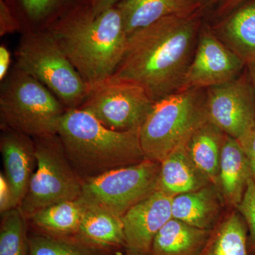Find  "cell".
<instances>
[{
	"label": "cell",
	"instance_id": "cell-34",
	"mask_svg": "<svg viewBox=\"0 0 255 255\" xmlns=\"http://www.w3.org/2000/svg\"><path fill=\"white\" fill-rule=\"evenodd\" d=\"M246 69L248 75H249L250 79H251L252 85H253L255 95V61L248 64L246 66Z\"/></svg>",
	"mask_w": 255,
	"mask_h": 255
},
{
	"label": "cell",
	"instance_id": "cell-30",
	"mask_svg": "<svg viewBox=\"0 0 255 255\" xmlns=\"http://www.w3.org/2000/svg\"><path fill=\"white\" fill-rule=\"evenodd\" d=\"M12 191L4 174H0V213L1 215L14 209Z\"/></svg>",
	"mask_w": 255,
	"mask_h": 255
},
{
	"label": "cell",
	"instance_id": "cell-5",
	"mask_svg": "<svg viewBox=\"0 0 255 255\" xmlns=\"http://www.w3.org/2000/svg\"><path fill=\"white\" fill-rule=\"evenodd\" d=\"M41 82L15 68L3 80L0 94L1 128L30 137L58 134L67 109Z\"/></svg>",
	"mask_w": 255,
	"mask_h": 255
},
{
	"label": "cell",
	"instance_id": "cell-2",
	"mask_svg": "<svg viewBox=\"0 0 255 255\" xmlns=\"http://www.w3.org/2000/svg\"><path fill=\"white\" fill-rule=\"evenodd\" d=\"M89 87L111 78L127 48L117 6L95 14L90 1L69 10L46 28Z\"/></svg>",
	"mask_w": 255,
	"mask_h": 255
},
{
	"label": "cell",
	"instance_id": "cell-9",
	"mask_svg": "<svg viewBox=\"0 0 255 255\" xmlns=\"http://www.w3.org/2000/svg\"><path fill=\"white\" fill-rule=\"evenodd\" d=\"M154 104L140 85L112 76L89 87L79 108L111 130L123 132L140 130Z\"/></svg>",
	"mask_w": 255,
	"mask_h": 255
},
{
	"label": "cell",
	"instance_id": "cell-24",
	"mask_svg": "<svg viewBox=\"0 0 255 255\" xmlns=\"http://www.w3.org/2000/svg\"><path fill=\"white\" fill-rule=\"evenodd\" d=\"M21 18L31 24L49 26L77 5L90 0H5Z\"/></svg>",
	"mask_w": 255,
	"mask_h": 255
},
{
	"label": "cell",
	"instance_id": "cell-23",
	"mask_svg": "<svg viewBox=\"0 0 255 255\" xmlns=\"http://www.w3.org/2000/svg\"><path fill=\"white\" fill-rule=\"evenodd\" d=\"M87 207L86 203L79 198L48 206L30 219L35 226L48 235L68 237L78 233Z\"/></svg>",
	"mask_w": 255,
	"mask_h": 255
},
{
	"label": "cell",
	"instance_id": "cell-31",
	"mask_svg": "<svg viewBox=\"0 0 255 255\" xmlns=\"http://www.w3.org/2000/svg\"><path fill=\"white\" fill-rule=\"evenodd\" d=\"M11 63V53L4 45L0 46V80L3 81L7 77Z\"/></svg>",
	"mask_w": 255,
	"mask_h": 255
},
{
	"label": "cell",
	"instance_id": "cell-6",
	"mask_svg": "<svg viewBox=\"0 0 255 255\" xmlns=\"http://www.w3.org/2000/svg\"><path fill=\"white\" fill-rule=\"evenodd\" d=\"M15 68L41 82L68 109L79 108L88 94V85L48 29L21 37Z\"/></svg>",
	"mask_w": 255,
	"mask_h": 255
},
{
	"label": "cell",
	"instance_id": "cell-32",
	"mask_svg": "<svg viewBox=\"0 0 255 255\" xmlns=\"http://www.w3.org/2000/svg\"><path fill=\"white\" fill-rule=\"evenodd\" d=\"M122 0H90L92 10L95 14H100L106 10L111 9Z\"/></svg>",
	"mask_w": 255,
	"mask_h": 255
},
{
	"label": "cell",
	"instance_id": "cell-22",
	"mask_svg": "<svg viewBox=\"0 0 255 255\" xmlns=\"http://www.w3.org/2000/svg\"><path fill=\"white\" fill-rule=\"evenodd\" d=\"M248 226L238 210L221 218L197 255H249Z\"/></svg>",
	"mask_w": 255,
	"mask_h": 255
},
{
	"label": "cell",
	"instance_id": "cell-19",
	"mask_svg": "<svg viewBox=\"0 0 255 255\" xmlns=\"http://www.w3.org/2000/svg\"><path fill=\"white\" fill-rule=\"evenodd\" d=\"M76 236L92 248L126 247L122 217L97 206H88Z\"/></svg>",
	"mask_w": 255,
	"mask_h": 255
},
{
	"label": "cell",
	"instance_id": "cell-17",
	"mask_svg": "<svg viewBox=\"0 0 255 255\" xmlns=\"http://www.w3.org/2000/svg\"><path fill=\"white\" fill-rule=\"evenodd\" d=\"M251 177L248 159L241 144L227 135L221 153L217 184L223 200L236 209Z\"/></svg>",
	"mask_w": 255,
	"mask_h": 255
},
{
	"label": "cell",
	"instance_id": "cell-11",
	"mask_svg": "<svg viewBox=\"0 0 255 255\" xmlns=\"http://www.w3.org/2000/svg\"><path fill=\"white\" fill-rule=\"evenodd\" d=\"M244 63L216 36L201 30L195 53L180 90L206 89L237 78L246 68Z\"/></svg>",
	"mask_w": 255,
	"mask_h": 255
},
{
	"label": "cell",
	"instance_id": "cell-13",
	"mask_svg": "<svg viewBox=\"0 0 255 255\" xmlns=\"http://www.w3.org/2000/svg\"><path fill=\"white\" fill-rule=\"evenodd\" d=\"M0 150L5 177L12 191L15 207L18 208L27 192L36 162L34 141L25 134L1 128Z\"/></svg>",
	"mask_w": 255,
	"mask_h": 255
},
{
	"label": "cell",
	"instance_id": "cell-35",
	"mask_svg": "<svg viewBox=\"0 0 255 255\" xmlns=\"http://www.w3.org/2000/svg\"><path fill=\"white\" fill-rule=\"evenodd\" d=\"M125 255H147L145 254H142V253H138V252L131 251V250H128L127 253H126Z\"/></svg>",
	"mask_w": 255,
	"mask_h": 255
},
{
	"label": "cell",
	"instance_id": "cell-29",
	"mask_svg": "<svg viewBox=\"0 0 255 255\" xmlns=\"http://www.w3.org/2000/svg\"><path fill=\"white\" fill-rule=\"evenodd\" d=\"M248 159L252 177L255 182V123L248 132L238 139Z\"/></svg>",
	"mask_w": 255,
	"mask_h": 255
},
{
	"label": "cell",
	"instance_id": "cell-15",
	"mask_svg": "<svg viewBox=\"0 0 255 255\" xmlns=\"http://www.w3.org/2000/svg\"><path fill=\"white\" fill-rule=\"evenodd\" d=\"M222 196L210 184L198 190L174 196L172 216L194 227L211 231L221 220Z\"/></svg>",
	"mask_w": 255,
	"mask_h": 255
},
{
	"label": "cell",
	"instance_id": "cell-33",
	"mask_svg": "<svg viewBox=\"0 0 255 255\" xmlns=\"http://www.w3.org/2000/svg\"><path fill=\"white\" fill-rule=\"evenodd\" d=\"M245 1L246 0H221L219 9V12L221 14L230 12Z\"/></svg>",
	"mask_w": 255,
	"mask_h": 255
},
{
	"label": "cell",
	"instance_id": "cell-26",
	"mask_svg": "<svg viewBox=\"0 0 255 255\" xmlns=\"http://www.w3.org/2000/svg\"><path fill=\"white\" fill-rule=\"evenodd\" d=\"M29 255H97L81 241L44 235L28 239Z\"/></svg>",
	"mask_w": 255,
	"mask_h": 255
},
{
	"label": "cell",
	"instance_id": "cell-14",
	"mask_svg": "<svg viewBox=\"0 0 255 255\" xmlns=\"http://www.w3.org/2000/svg\"><path fill=\"white\" fill-rule=\"evenodd\" d=\"M199 0H122L116 5L128 36L164 17L198 11Z\"/></svg>",
	"mask_w": 255,
	"mask_h": 255
},
{
	"label": "cell",
	"instance_id": "cell-3",
	"mask_svg": "<svg viewBox=\"0 0 255 255\" xmlns=\"http://www.w3.org/2000/svg\"><path fill=\"white\" fill-rule=\"evenodd\" d=\"M139 130H111L86 111L74 108L65 111L58 135L69 162L83 182L145 159Z\"/></svg>",
	"mask_w": 255,
	"mask_h": 255
},
{
	"label": "cell",
	"instance_id": "cell-4",
	"mask_svg": "<svg viewBox=\"0 0 255 255\" xmlns=\"http://www.w3.org/2000/svg\"><path fill=\"white\" fill-rule=\"evenodd\" d=\"M208 120L204 89L179 90L155 102L139 130L145 158L160 162Z\"/></svg>",
	"mask_w": 255,
	"mask_h": 255
},
{
	"label": "cell",
	"instance_id": "cell-28",
	"mask_svg": "<svg viewBox=\"0 0 255 255\" xmlns=\"http://www.w3.org/2000/svg\"><path fill=\"white\" fill-rule=\"evenodd\" d=\"M21 27V21L5 0H0V36L13 33Z\"/></svg>",
	"mask_w": 255,
	"mask_h": 255
},
{
	"label": "cell",
	"instance_id": "cell-20",
	"mask_svg": "<svg viewBox=\"0 0 255 255\" xmlns=\"http://www.w3.org/2000/svg\"><path fill=\"white\" fill-rule=\"evenodd\" d=\"M226 136V134L208 120L186 142V148L192 162L216 187Z\"/></svg>",
	"mask_w": 255,
	"mask_h": 255
},
{
	"label": "cell",
	"instance_id": "cell-10",
	"mask_svg": "<svg viewBox=\"0 0 255 255\" xmlns=\"http://www.w3.org/2000/svg\"><path fill=\"white\" fill-rule=\"evenodd\" d=\"M208 119L238 140L255 123V95L247 69L226 83L206 89Z\"/></svg>",
	"mask_w": 255,
	"mask_h": 255
},
{
	"label": "cell",
	"instance_id": "cell-7",
	"mask_svg": "<svg viewBox=\"0 0 255 255\" xmlns=\"http://www.w3.org/2000/svg\"><path fill=\"white\" fill-rule=\"evenodd\" d=\"M33 138L37 169L18 207L26 219L48 206L79 199L83 182L69 162L58 134Z\"/></svg>",
	"mask_w": 255,
	"mask_h": 255
},
{
	"label": "cell",
	"instance_id": "cell-16",
	"mask_svg": "<svg viewBox=\"0 0 255 255\" xmlns=\"http://www.w3.org/2000/svg\"><path fill=\"white\" fill-rule=\"evenodd\" d=\"M210 184L207 177L191 160L186 143L174 149L160 162L157 191L174 197Z\"/></svg>",
	"mask_w": 255,
	"mask_h": 255
},
{
	"label": "cell",
	"instance_id": "cell-18",
	"mask_svg": "<svg viewBox=\"0 0 255 255\" xmlns=\"http://www.w3.org/2000/svg\"><path fill=\"white\" fill-rule=\"evenodd\" d=\"M214 33L246 65L255 62V1L234 11Z\"/></svg>",
	"mask_w": 255,
	"mask_h": 255
},
{
	"label": "cell",
	"instance_id": "cell-8",
	"mask_svg": "<svg viewBox=\"0 0 255 255\" xmlns=\"http://www.w3.org/2000/svg\"><path fill=\"white\" fill-rule=\"evenodd\" d=\"M160 162L144 159L139 163L112 169L82 182L80 198L123 217L130 208L157 191Z\"/></svg>",
	"mask_w": 255,
	"mask_h": 255
},
{
	"label": "cell",
	"instance_id": "cell-12",
	"mask_svg": "<svg viewBox=\"0 0 255 255\" xmlns=\"http://www.w3.org/2000/svg\"><path fill=\"white\" fill-rule=\"evenodd\" d=\"M173 197L154 191L130 208L122 217L128 250L150 255L156 235L172 219Z\"/></svg>",
	"mask_w": 255,
	"mask_h": 255
},
{
	"label": "cell",
	"instance_id": "cell-36",
	"mask_svg": "<svg viewBox=\"0 0 255 255\" xmlns=\"http://www.w3.org/2000/svg\"><path fill=\"white\" fill-rule=\"evenodd\" d=\"M254 255H255V253H254Z\"/></svg>",
	"mask_w": 255,
	"mask_h": 255
},
{
	"label": "cell",
	"instance_id": "cell-27",
	"mask_svg": "<svg viewBox=\"0 0 255 255\" xmlns=\"http://www.w3.org/2000/svg\"><path fill=\"white\" fill-rule=\"evenodd\" d=\"M236 209L243 216L249 231V251L255 252V182L252 177L248 180L243 199Z\"/></svg>",
	"mask_w": 255,
	"mask_h": 255
},
{
	"label": "cell",
	"instance_id": "cell-21",
	"mask_svg": "<svg viewBox=\"0 0 255 255\" xmlns=\"http://www.w3.org/2000/svg\"><path fill=\"white\" fill-rule=\"evenodd\" d=\"M211 231L194 227L172 218L156 235L150 255H197Z\"/></svg>",
	"mask_w": 255,
	"mask_h": 255
},
{
	"label": "cell",
	"instance_id": "cell-1",
	"mask_svg": "<svg viewBox=\"0 0 255 255\" xmlns=\"http://www.w3.org/2000/svg\"><path fill=\"white\" fill-rule=\"evenodd\" d=\"M198 11L164 17L128 36L112 76L135 82L154 102L182 89L200 33Z\"/></svg>",
	"mask_w": 255,
	"mask_h": 255
},
{
	"label": "cell",
	"instance_id": "cell-25",
	"mask_svg": "<svg viewBox=\"0 0 255 255\" xmlns=\"http://www.w3.org/2000/svg\"><path fill=\"white\" fill-rule=\"evenodd\" d=\"M0 255H29L25 219L18 208L1 215Z\"/></svg>",
	"mask_w": 255,
	"mask_h": 255
}]
</instances>
